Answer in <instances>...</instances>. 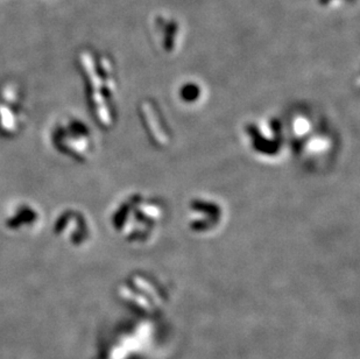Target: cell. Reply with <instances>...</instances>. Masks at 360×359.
I'll return each instance as SVG.
<instances>
[{"instance_id": "6da1fadb", "label": "cell", "mask_w": 360, "mask_h": 359, "mask_svg": "<svg viewBox=\"0 0 360 359\" xmlns=\"http://www.w3.org/2000/svg\"><path fill=\"white\" fill-rule=\"evenodd\" d=\"M117 230L126 241H145L153 236L163 220V209L148 197H131L117 210Z\"/></svg>"}, {"instance_id": "7a4b0ae2", "label": "cell", "mask_w": 360, "mask_h": 359, "mask_svg": "<svg viewBox=\"0 0 360 359\" xmlns=\"http://www.w3.org/2000/svg\"><path fill=\"white\" fill-rule=\"evenodd\" d=\"M221 204L214 200H194L191 201V207H189V225L191 230L195 232H207L212 231V229L217 227L218 224L221 223V220L210 217V214L221 213Z\"/></svg>"}, {"instance_id": "3957f363", "label": "cell", "mask_w": 360, "mask_h": 359, "mask_svg": "<svg viewBox=\"0 0 360 359\" xmlns=\"http://www.w3.org/2000/svg\"><path fill=\"white\" fill-rule=\"evenodd\" d=\"M143 117L145 124H147V132L150 138L160 146L169 144V134L167 132L166 125H162V119L159 115L157 108L154 110L150 103H145L143 106Z\"/></svg>"}, {"instance_id": "277c9868", "label": "cell", "mask_w": 360, "mask_h": 359, "mask_svg": "<svg viewBox=\"0 0 360 359\" xmlns=\"http://www.w3.org/2000/svg\"><path fill=\"white\" fill-rule=\"evenodd\" d=\"M200 94H202V89L200 85L194 84H186L182 87L180 90V97L184 103H196L198 99H200Z\"/></svg>"}]
</instances>
